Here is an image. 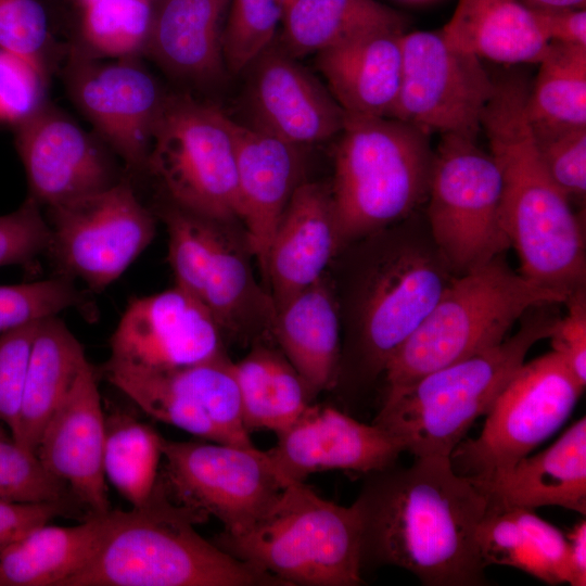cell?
Wrapping results in <instances>:
<instances>
[{
	"mask_svg": "<svg viewBox=\"0 0 586 586\" xmlns=\"http://www.w3.org/2000/svg\"><path fill=\"white\" fill-rule=\"evenodd\" d=\"M361 569L397 566L425 586L487 585L476 542L487 496L448 456L415 457L366 474L354 501Z\"/></svg>",
	"mask_w": 586,
	"mask_h": 586,
	"instance_id": "6da1fadb",
	"label": "cell"
},
{
	"mask_svg": "<svg viewBox=\"0 0 586 586\" xmlns=\"http://www.w3.org/2000/svg\"><path fill=\"white\" fill-rule=\"evenodd\" d=\"M520 73L495 80L482 130L501 178L500 218L520 275L566 296L586 285L585 232L538 154Z\"/></svg>",
	"mask_w": 586,
	"mask_h": 586,
	"instance_id": "7a4b0ae2",
	"label": "cell"
},
{
	"mask_svg": "<svg viewBox=\"0 0 586 586\" xmlns=\"http://www.w3.org/2000/svg\"><path fill=\"white\" fill-rule=\"evenodd\" d=\"M205 519L171 502L160 480L144 506L111 509L97 551L63 586H285L201 536Z\"/></svg>",
	"mask_w": 586,
	"mask_h": 586,
	"instance_id": "3957f363",
	"label": "cell"
},
{
	"mask_svg": "<svg viewBox=\"0 0 586 586\" xmlns=\"http://www.w3.org/2000/svg\"><path fill=\"white\" fill-rule=\"evenodd\" d=\"M568 296L510 268L504 254L457 275L384 368V400L424 375L502 342L531 309Z\"/></svg>",
	"mask_w": 586,
	"mask_h": 586,
	"instance_id": "277c9868",
	"label": "cell"
},
{
	"mask_svg": "<svg viewBox=\"0 0 586 586\" xmlns=\"http://www.w3.org/2000/svg\"><path fill=\"white\" fill-rule=\"evenodd\" d=\"M535 307L498 345L435 370L384 400L373 423L413 457L450 456L474 421L487 415L528 351L548 339L559 316Z\"/></svg>",
	"mask_w": 586,
	"mask_h": 586,
	"instance_id": "5b68a950",
	"label": "cell"
},
{
	"mask_svg": "<svg viewBox=\"0 0 586 586\" xmlns=\"http://www.w3.org/2000/svg\"><path fill=\"white\" fill-rule=\"evenodd\" d=\"M330 189L342 247L409 218L426 202L430 135L392 117H346Z\"/></svg>",
	"mask_w": 586,
	"mask_h": 586,
	"instance_id": "8992f818",
	"label": "cell"
},
{
	"mask_svg": "<svg viewBox=\"0 0 586 586\" xmlns=\"http://www.w3.org/2000/svg\"><path fill=\"white\" fill-rule=\"evenodd\" d=\"M213 542L285 586H358L361 524L355 505L327 500L304 482H290L244 532Z\"/></svg>",
	"mask_w": 586,
	"mask_h": 586,
	"instance_id": "52a82bcc",
	"label": "cell"
},
{
	"mask_svg": "<svg viewBox=\"0 0 586 586\" xmlns=\"http://www.w3.org/2000/svg\"><path fill=\"white\" fill-rule=\"evenodd\" d=\"M380 250L359 283L353 339L340 362L339 378L348 373L359 385L383 373L457 276L426 220L393 231Z\"/></svg>",
	"mask_w": 586,
	"mask_h": 586,
	"instance_id": "ba28073f",
	"label": "cell"
},
{
	"mask_svg": "<svg viewBox=\"0 0 586 586\" xmlns=\"http://www.w3.org/2000/svg\"><path fill=\"white\" fill-rule=\"evenodd\" d=\"M187 212L220 224L239 219L233 120L188 94H166L146 170Z\"/></svg>",
	"mask_w": 586,
	"mask_h": 586,
	"instance_id": "9c48e42d",
	"label": "cell"
},
{
	"mask_svg": "<svg viewBox=\"0 0 586 586\" xmlns=\"http://www.w3.org/2000/svg\"><path fill=\"white\" fill-rule=\"evenodd\" d=\"M501 178L476 139L441 136L434 150L425 220L436 246L456 275L510 249L500 218Z\"/></svg>",
	"mask_w": 586,
	"mask_h": 586,
	"instance_id": "30bf717a",
	"label": "cell"
},
{
	"mask_svg": "<svg viewBox=\"0 0 586 586\" xmlns=\"http://www.w3.org/2000/svg\"><path fill=\"white\" fill-rule=\"evenodd\" d=\"M584 388L552 351L524 361L486 415L479 437L461 441L450 454L454 469L480 484L497 479L565 422Z\"/></svg>",
	"mask_w": 586,
	"mask_h": 586,
	"instance_id": "8fae6325",
	"label": "cell"
},
{
	"mask_svg": "<svg viewBox=\"0 0 586 586\" xmlns=\"http://www.w3.org/2000/svg\"><path fill=\"white\" fill-rule=\"evenodd\" d=\"M49 208L48 255L59 276L104 291L152 242L156 224L128 179Z\"/></svg>",
	"mask_w": 586,
	"mask_h": 586,
	"instance_id": "7c38bea8",
	"label": "cell"
},
{
	"mask_svg": "<svg viewBox=\"0 0 586 586\" xmlns=\"http://www.w3.org/2000/svg\"><path fill=\"white\" fill-rule=\"evenodd\" d=\"M161 447L167 494L205 518H216L228 535L247 530L290 483L255 446L162 436Z\"/></svg>",
	"mask_w": 586,
	"mask_h": 586,
	"instance_id": "4fadbf2b",
	"label": "cell"
},
{
	"mask_svg": "<svg viewBox=\"0 0 586 586\" xmlns=\"http://www.w3.org/2000/svg\"><path fill=\"white\" fill-rule=\"evenodd\" d=\"M399 92L392 118L429 133L477 139L495 80L482 60L446 41L441 31L404 33Z\"/></svg>",
	"mask_w": 586,
	"mask_h": 586,
	"instance_id": "5bb4252c",
	"label": "cell"
},
{
	"mask_svg": "<svg viewBox=\"0 0 586 586\" xmlns=\"http://www.w3.org/2000/svg\"><path fill=\"white\" fill-rule=\"evenodd\" d=\"M69 94L101 140L133 173L145 171L152 133L166 97L136 58L101 63L81 52L67 68Z\"/></svg>",
	"mask_w": 586,
	"mask_h": 586,
	"instance_id": "9a60e30c",
	"label": "cell"
},
{
	"mask_svg": "<svg viewBox=\"0 0 586 586\" xmlns=\"http://www.w3.org/2000/svg\"><path fill=\"white\" fill-rule=\"evenodd\" d=\"M224 332L194 296L175 285L133 298L110 339V365L173 370L225 355Z\"/></svg>",
	"mask_w": 586,
	"mask_h": 586,
	"instance_id": "2e32d148",
	"label": "cell"
},
{
	"mask_svg": "<svg viewBox=\"0 0 586 586\" xmlns=\"http://www.w3.org/2000/svg\"><path fill=\"white\" fill-rule=\"evenodd\" d=\"M29 195L52 207L117 183L103 146L62 111L46 103L14 126Z\"/></svg>",
	"mask_w": 586,
	"mask_h": 586,
	"instance_id": "e0dca14e",
	"label": "cell"
},
{
	"mask_svg": "<svg viewBox=\"0 0 586 586\" xmlns=\"http://www.w3.org/2000/svg\"><path fill=\"white\" fill-rule=\"evenodd\" d=\"M245 71L251 127L296 146L340 133L346 115L328 88L276 40Z\"/></svg>",
	"mask_w": 586,
	"mask_h": 586,
	"instance_id": "ac0fdd59",
	"label": "cell"
},
{
	"mask_svg": "<svg viewBox=\"0 0 586 586\" xmlns=\"http://www.w3.org/2000/svg\"><path fill=\"white\" fill-rule=\"evenodd\" d=\"M276 435L277 444L265 451L286 482H304L309 474L332 470L366 475L393 466L404 451L382 426L316 404Z\"/></svg>",
	"mask_w": 586,
	"mask_h": 586,
	"instance_id": "d6986e66",
	"label": "cell"
},
{
	"mask_svg": "<svg viewBox=\"0 0 586 586\" xmlns=\"http://www.w3.org/2000/svg\"><path fill=\"white\" fill-rule=\"evenodd\" d=\"M105 436L106 416L94 372L87 362L47 423L36 455L91 514L111 510L103 470Z\"/></svg>",
	"mask_w": 586,
	"mask_h": 586,
	"instance_id": "ffe728a7",
	"label": "cell"
},
{
	"mask_svg": "<svg viewBox=\"0 0 586 586\" xmlns=\"http://www.w3.org/2000/svg\"><path fill=\"white\" fill-rule=\"evenodd\" d=\"M341 247L330 189L302 181L268 251L264 278L275 309L323 277Z\"/></svg>",
	"mask_w": 586,
	"mask_h": 586,
	"instance_id": "44dd1931",
	"label": "cell"
},
{
	"mask_svg": "<svg viewBox=\"0 0 586 586\" xmlns=\"http://www.w3.org/2000/svg\"><path fill=\"white\" fill-rule=\"evenodd\" d=\"M239 219L265 275L269 246L294 190L302 182V148L233 122Z\"/></svg>",
	"mask_w": 586,
	"mask_h": 586,
	"instance_id": "7402d4cb",
	"label": "cell"
},
{
	"mask_svg": "<svg viewBox=\"0 0 586 586\" xmlns=\"http://www.w3.org/2000/svg\"><path fill=\"white\" fill-rule=\"evenodd\" d=\"M403 28H379L317 53L328 89L346 117H391L403 64Z\"/></svg>",
	"mask_w": 586,
	"mask_h": 586,
	"instance_id": "603a6c76",
	"label": "cell"
},
{
	"mask_svg": "<svg viewBox=\"0 0 586 586\" xmlns=\"http://www.w3.org/2000/svg\"><path fill=\"white\" fill-rule=\"evenodd\" d=\"M474 483L489 504L532 510L559 506L585 514L586 418L578 419L548 448L523 457L497 479Z\"/></svg>",
	"mask_w": 586,
	"mask_h": 586,
	"instance_id": "cb8c5ba5",
	"label": "cell"
},
{
	"mask_svg": "<svg viewBox=\"0 0 586 586\" xmlns=\"http://www.w3.org/2000/svg\"><path fill=\"white\" fill-rule=\"evenodd\" d=\"M229 0H157L144 54L168 75L208 84L225 73L221 34Z\"/></svg>",
	"mask_w": 586,
	"mask_h": 586,
	"instance_id": "d4e9b609",
	"label": "cell"
},
{
	"mask_svg": "<svg viewBox=\"0 0 586 586\" xmlns=\"http://www.w3.org/2000/svg\"><path fill=\"white\" fill-rule=\"evenodd\" d=\"M270 334L316 395L336 385L340 317L326 276L276 309Z\"/></svg>",
	"mask_w": 586,
	"mask_h": 586,
	"instance_id": "484cf974",
	"label": "cell"
},
{
	"mask_svg": "<svg viewBox=\"0 0 586 586\" xmlns=\"http://www.w3.org/2000/svg\"><path fill=\"white\" fill-rule=\"evenodd\" d=\"M485 565L515 568L550 584H570L566 536L532 509L489 504L476 533Z\"/></svg>",
	"mask_w": 586,
	"mask_h": 586,
	"instance_id": "4316f807",
	"label": "cell"
},
{
	"mask_svg": "<svg viewBox=\"0 0 586 586\" xmlns=\"http://www.w3.org/2000/svg\"><path fill=\"white\" fill-rule=\"evenodd\" d=\"M440 31L453 47L504 64H537L549 47L532 11L519 0H458Z\"/></svg>",
	"mask_w": 586,
	"mask_h": 586,
	"instance_id": "83f0119b",
	"label": "cell"
},
{
	"mask_svg": "<svg viewBox=\"0 0 586 586\" xmlns=\"http://www.w3.org/2000/svg\"><path fill=\"white\" fill-rule=\"evenodd\" d=\"M110 511L72 526L42 524L7 546L0 551V586H63L97 551Z\"/></svg>",
	"mask_w": 586,
	"mask_h": 586,
	"instance_id": "f1b7e54d",
	"label": "cell"
},
{
	"mask_svg": "<svg viewBox=\"0 0 586 586\" xmlns=\"http://www.w3.org/2000/svg\"><path fill=\"white\" fill-rule=\"evenodd\" d=\"M82 345L56 316L39 321L13 437L36 453L41 434L84 366Z\"/></svg>",
	"mask_w": 586,
	"mask_h": 586,
	"instance_id": "f546056e",
	"label": "cell"
},
{
	"mask_svg": "<svg viewBox=\"0 0 586 586\" xmlns=\"http://www.w3.org/2000/svg\"><path fill=\"white\" fill-rule=\"evenodd\" d=\"M232 370L249 433L276 434L297 421L317 396L280 349L256 343Z\"/></svg>",
	"mask_w": 586,
	"mask_h": 586,
	"instance_id": "4dcf8cb0",
	"label": "cell"
},
{
	"mask_svg": "<svg viewBox=\"0 0 586 586\" xmlns=\"http://www.w3.org/2000/svg\"><path fill=\"white\" fill-rule=\"evenodd\" d=\"M405 25L400 13L377 0H286L277 41L298 60L366 31Z\"/></svg>",
	"mask_w": 586,
	"mask_h": 586,
	"instance_id": "1f68e13d",
	"label": "cell"
},
{
	"mask_svg": "<svg viewBox=\"0 0 586 586\" xmlns=\"http://www.w3.org/2000/svg\"><path fill=\"white\" fill-rule=\"evenodd\" d=\"M530 86L526 112L533 126H586V47L549 42Z\"/></svg>",
	"mask_w": 586,
	"mask_h": 586,
	"instance_id": "d6a6232c",
	"label": "cell"
},
{
	"mask_svg": "<svg viewBox=\"0 0 586 586\" xmlns=\"http://www.w3.org/2000/svg\"><path fill=\"white\" fill-rule=\"evenodd\" d=\"M161 441L153 428L128 415L106 418L104 475L132 508L144 506L155 493Z\"/></svg>",
	"mask_w": 586,
	"mask_h": 586,
	"instance_id": "836d02e7",
	"label": "cell"
},
{
	"mask_svg": "<svg viewBox=\"0 0 586 586\" xmlns=\"http://www.w3.org/2000/svg\"><path fill=\"white\" fill-rule=\"evenodd\" d=\"M79 9L80 39L90 54L113 59L144 54L154 18V1L91 0Z\"/></svg>",
	"mask_w": 586,
	"mask_h": 586,
	"instance_id": "e575fe53",
	"label": "cell"
},
{
	"mask_svg": "<svg viewBox=\"0 0 586 586\" xmlns=\"http://www.w3.org/2000/svg\"><path fill=\"white\" fill-rule=\"evenodd\" d=\"M286 0H229L221 54L231 74L245 71L278 36Z\"/></svg>",
	"mask_w": 586,
	"mask_h": 586,
	"instance_id": "d590c367",
	"label": "cell"
},
{
	"mask_svg": "<svg viewBox=\"0 0 586 586\" xmlns=\"http://www.w3.org/2000/svg\"><path fill=\"white\" fill-rule=\"evenodd\" d=\"M58 47L43 0H0V50L26 59L48 76Z\"/></svg>",
	"mask_w": 586,
	"mask_h": 586,
	"instance_id": "8d00e7d4",
	"label": "cell"
},
{
	"mask_svg": "<svg viewBox=\"0 0 586 586\" xmlns=\"http://www.w3.org/2000/svg\"><path fill=\"white\" fill-rule=\"evenodd\" d=\"M69 495L67 485L42 466L36 453L16 442L0 423V499L67 501Z\"/></svg>",
	"mask_w": 586,
	"mask_h": 586,
	"instance_id": "74e56055",
	"label": "cell"
},
{
	"mask_svg": "<svg viewBox=\"0 0 586 586\" xmlns=\"http://www.w3.org/2000/svg\"><path fill=\"white\" fill-rule=\"evenodd\" d=\"M73 279L58 276L30 283L0 285V334L34 320L84 305Z\"/></svg>",
	"mask_w": 586,
	"mask_h": 586,
	"instance_id": "f35d334b",
	"label": "cell"
},
{
	"mask_svg": "<svg viewBox=\"0 0 586 586\" xmlns=\"http://www.w3.org/2000/svg\"><path fill=\"white\" fill-rule=\"evenodd\" d=\"M531 126L538 154L552 180L570 199H584L586 126Z\"/></svg>",
	"mask_w": 586,
	"mask_h": 586,
	"instance_id": "ab89813d",
	"label": "cell"
},
{
	"mask_svg": "<svg viewBox=\"0 0 586 586\" xmlns=\"http://www.w3.org/2000/svg\"><path fill=\"white\" fill-rule=\"evenodd\" d=\"M40 320L0 334V423L12 436L18 422L30 353Z\"/></svg>",
	"mask_w": 586,
	"mask_h": 586,
	"instance_id": "60d3db41",
	"label": "cell"
},
{
	"mask_svg": "<svg viewBox=\"0 0 586 586\" xmlns=\"http://www.w3.org/2000/svg\"><path fill=\"white\" fill-rule=\"evenodd\" d=\"M47 81L33 63L0 50V122L16 126L39 111L47 103Z\"/></svg>",
	"mask_w": 586,
	"mask_h": 586,
	"instance_id": "b9f144b4",
	"label": "cell"
},
{
	"mask_svg": "<svg viewBox=\"0 0 586 586\" xmlns=\"http://www.w3.org/2000/svg\"><path fill=\"white\" fill-rule=\"evenodd\" d=\"M49 243L48 221L33 198L28 196L14 212L0 215V267H29L47 253Z\"/></svg>",
	"mask_w": 586,
	"mask_h": 586,
	"instance_id": "7bdbcfd3",
	"label": "cell"
},
{
	"mask_svg": "<svg viewBox=\"0 0 586 586\" xmlns=\"http://www.w3.org/2000/svg\"><path fill=\"white\" fill-rule=\"evenodd\" d=\"M566 314L558 317L550 339L552 352L559 355L577 381L586 385V286L572 292L565 302Z\"/></svg>",
	"mask_w": 586,
	"mask_h": 586,
	"instance_id": "ee69618b",
	"label": "cell"
},
{
	"mask_svg": "<svg viewBox=\"0 0 586 586\" xmlns=\"http://www.w3.org/2000/svg\"><path fill=\"white\" fill-rule=\"evenodd\" d=\"M67 512L68 501L25 502L0 499V551L33 528Z\"/></svg>",
	"mask_w": 586,
	"mask_h": 586,
	"instance_id": "f6af8a7d",
	"label": "cell"
},
{
	"mask_svg": "<svg viewBox=\"0 0 586 586\" xmlns=\"http://www.w3.org/2000/svg\"><path fill=\"white\" fill-rule=\"evenodd\" d=\"M531 11L538 28L548 42L586 47L585 8L536 9Z\"/></svg>",
	"mask_w": 586,
	"mask_h": 586,
	"instance_id": "bcb514c9",
	"label": "cell"
},
{
	"mask_svg": "<svg viewBox=\"0 0 586 586\" xmlns=\"http://www.w3.org/2000/svg\"><path fill=\"white\" fill-rule=\"evenodd\" d=\"M569 545L570 585L585 586L586 582V522L579 521L566 536Z\"/></svg>",
	"mask_w": 586,
	"mask_h": 586,
	"instance_id": "7dc6e473",
	"label": "cell"
},
{
	"mask_svg": "<svg viewBox=\"0 0 586 586\" xmlns=\"http://www.w3.org/2000/svg\"><path fill=\"white\" fill-rule=\"evenodd\" d=\"M531 10L536 9H562V8H585L586 0H519Z\"/></svg>",
	"mask_w": 586,
	"mask_h": 586,
	"instance_id": "c3c4849f",
	"label": "cell"
},
{
	"mask_svg": "<svg viewBox=\"0 0 586 586\" xmlns=\"http://www.w3.org/2000/svg\"><path fill=\"white\" fill-rule=\"evenodd\" d=\"M152 1L156 2L157 0H152Z\"/></svg>",
	"mask_w": 586,
	"mask_h": 586,
	"instance_id": "681fc988",
	"label": "cell"
}]
</instances>
